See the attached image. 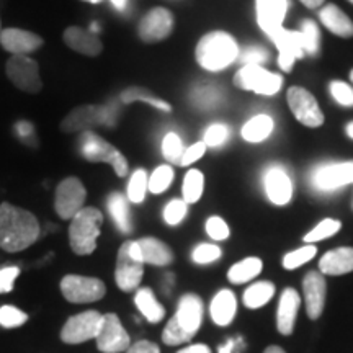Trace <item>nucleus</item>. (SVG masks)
I'll list each match as a JSON object with an SVG mask.
<instances>
[{
    "label": "nucleus",
    "mask_w": 353,
    "mask_h": 353,
    "mask_svg": "<svg viewBox=\"0 0 353 353\" xmlns=\"http://www.w3.org/2000/svg\"><path fill=\"white\" fill-rule=\"evenodd\" d=\"M134 303L141 314L145 317V321L151 322V324H157V322L164 319L165 309L157 301L156 296H154L151 288H139L136 291Z\"/></svg>",
    "instance_id": "nucleus-28"
},
{
    "label": "nucleus",
    "mask_w": 353,
    "mask_h": 353,
    "mask_svg": "<svg viewBox=\"0 0 353 353\" xmlns=\"http://www.w3.org/2000/svg\"><path fill=\"white\" fill-rule=\"evenodd\" d=\"M87 190L77 176H68L57 185L54 193V210L59 218L72 219L83 208Z\"/></svg>",
    "instance_id": "nucleus-9"
},
{
    "label": "nucleus",
    "mask_w": 353,
    "mask_h": 353,
    "mask_svg": "<svg viewBox=\"0 0 353 353\" xmlns=\"http://www.w3.org/2000/svg\"><path fill=\"white\" fill-rule=\"evenodd\" d=\"M192 341V337L183 332L182 329L179 327V324L174 321V317H170V321L167 322L164 327V332H162V342L165 345H182V343H187Z\"/></svg>",
    "instance_id": "nucleus-42"
},
{
    "label": "nucleus",
    "mask_w": 353,
    "mask_h": 353,
    "mask_svg": "<svg viewBox=\"0 0 353 353\" xmlns=\"http://www.w3.org/2000/svg\"><path fill=\"white\" fill-rule=\"evenodd\" d=\"M61 293L72 304L99 301L107 294V286L99 278L82 275H65L61 280Z\"/></svg>",
    "instance_id": "nucleus-5"
},
{
    "label": "nucleus",
    "mask_w": 353,
    "mask_h": 353,
    "mask_svg": "<svg viewBox=\"0 0 353 353\" xmlns=\"http://www.w3.org/2000/svg\"><path fill=\"white\" fill-rule=\"evenodd\" d=\"M174 182V169L170 165H161L149 176V192L161 195Z\"/></svg>",
    "instance_id": "nucleus-38"
},
{
    "label": "nucleus",
    "mask_w": 353,
    "mask_h": 353,
    "mask_svg": "<svg viewBox=\"0 0 353 353\" xmlns=\"http://www.w3.org/2000/svg\"><path fill=\"white\" fill-rule=\"evenodd\" d=\"M299 304H301V298H299V293L294 288H286L283 293H281L280 303H278V311H276L278 332L283 335L293 334Z\"/></svg>",
    "instance_id": "nucleus-23"
},
{
    "label": "nucleus",
    "mask_w": 353,
    "mask_h": 353,
    "mask_svg": "<svg viewBox=\"0 0 353 353\" xmlns=\"http://www.w3.org/2000/svg\"><path fill=\"white\" fill-rule=\"evenodd\" d=\"M263 187L268 200L276 206L288 205L291 196H293V183L288 174L281 167L273 165L265 170Z\"/></svg>",
    "instance_id": "nucleus-19"
},
{
    "label": "nucleus",
    "mask_w": 353,
    "mask_h": 353,
    "mask_svg": "<svg viewBox=\"0 0 353 353\" xmlns=\"http://www.w3.org/2000/svg\"><path fill=\"white\" fill-rule=\"evenodd\" d=\"M39 237V223L30 211L10 203L0 205V249L15 254L32 247Z\"/></svg>",
    "instance_id": "nucleus-1"
},
{
    "label": "nucleus",
    "mask_w": 353,
    "mask_h": 353,
    "mask_svg": "<svg viewBox=\"0 0 353 353\" xmlns=\"http://www.w3.org/2000/svg\"><path fill=\"white\" fill-rule=\"evenodd\" d=\"M290 110L293 112L294 118L307 128H319L324 123V113L314 99L311 92L306 90L304 87L293 85L288 88L286 94Z\"/></svg>",
    "instance_id": "nucleus-10"
},
{
    "label": "nucleus",
    "mask_w": 353,
    "mask_h": 353,
    "mask_svg": "<svg viewBox=\"0 0 353 353\" xmlns=\"http://www.w3.org/2000/svg\"><path fill=\"white\" fill-rule=\"evenodd\" d=\"M221 249L214 244H200L195 247L192 252V259L195 263L200 265H206V263H213L221 257Z\"/></svg>",
    "instance_id": "nucleus-44"
},
{
    "label": "nucleus",
    "mask_w": 353,
    "mask_h": 353,
    "mask_svg": "<svg viewBox=\"0 0 353 353\" xmlns=\"http://www.w3.org/2000/svg\"><path fill=\"white\" fill-rule=\"evenodd\" d=\"M139 245L141 257L144 263L156 265V267H167L174 262V252L165 242L156 239V237H143L136 241Z\"/></svg>",
    "instance_id": "nucleus-26"
},
{
    "label": "nucleus",
    "mask_w": 353,
    "mask_h": 353,
    "mask_svg": "<svg viewBox=\"0 0 353 353\" xmlns=\"http://www.w3.org/2000/svg\"><path fill=\"white\" fill-rule=\"evenodd\" d=\"M101 321H103V314L95 309L69 317L61 329V341L69 345H79V343L92 341L99 334Z\"/></svg>",
    "instance_id": "nucleus-8"
},
{
    "label": "nucleus",
    "mask_w": 353,
    "mask_h": 353,
    "mask_svg": "<svg viewBox=\"0 0 353 353\" xmlns=\"http://www.w3.org/2000/svg\"><path fill=\"white\" fill-rule=\"evenodd\" d=\"M0 32H2V25H0Z\"/></svg>",
    "instance_id": "nucleus-60"
},
{
    "label": "nucleus",
    "mask_w": 353,
    "mask_h": 353,
    "mask_svg": "<svg viewBox=\"0 0 353 353\" xmlns=\"http://www.w3.org/2000/svg\"><path fill=\"white\" fill-rule=\"evenodd\" d=\"M28 321V316L15 306H2L0 307V325L6 329L20 327Z\"/></svg>",
    "instance_id": "nucleus-41"
},
{
    "label": "nucleus",
    "mask_w": 353,
    "mask_h": 353,
    "mask_svg": "<svg viewBox=\"0 0 353 353\" xmlns=\"http://www.w3.org/2000/svg\"><path fill=\"white\" fill-rule=\"evenodd\" d=\"M288 3V0H255L259 26L268 34V38L283 28Z\"/></svg>",
    "instance_id": "nucleus-21"
},
{
    "label": "nucleus",
    "mask_w": 353,
    "mask_h": 353,
    "mask_svg": "<svg viewBox=\"0 0 353 353\" xmlns=\"http://www.w3.org/2000/svg\"><path fill=\"white\" fill-rule=\"evenodd\" d=\"M229 138V130L226 125H211L208 130L203 134V143L206 144V148H218V145L224 144Z\"/></svg>",
    "instance_id": "nucleus-45"
},
{
    "label": "nucleus",
    "mask_w": 353,
    "mask_h": 353,
    "mask_svg": "<svg viewBox=\"0 0 353 353\" xmlns=\"http://www.w3.org/2000/svg\"><path fill=\"white\" fill-rule=\"evenodd\" d=\"M234 83L242 90L255 92L259 95H275L280 92L283 79L263 65H242L234 76Z\"/></svg>",
    "instance_id": "nucleus-6"
},
{
    "label": "nucleus",
    "mask_w": 353,
    "mask_h": 353,
    "mask_svg": "<svg viewBox=\"0 0 353 353\" xmlns=\"http://www.w3.org/2000/svg\"><path fill=\"white\" fill-rule=\"evenodd\" d=\"M103 224V214L94 206H83L70 219L69 244L76 255H90L97 249V239L100 236V228Z\"/></svg>",
    "instance_id": "nucleus-3"
},
{
    "label": "nucleus",
    "mask_w": 353,
    "mask_h": 353,
    "mask_svg": "<svg viewBox=\"0 0 353 353\" xmlns=\"http://www.w3.org/2000/svg\"><path fill=\"white\" fill-rule=\"evenodd\" d=\"M121 100H123V103H132V101H144V103L151 105V107L161 110V112H165V113L172 112V105L170 103H167V101L162 100V99H157V97L151 95L148 90H144V88H139V87H130L128 90L123 92Z\"/></svg>",
    "instance_id": "nucleus-33"
},
{
    "label": "nucleus",
    "mask_w": 353,
    "mask_h": 353,
    "mask_svg": "<svg viewBox=\"0 0 353 353\" xmlns=\"http://www.w3.org/2000/svg\"><path fill=\"white\" fill-rule=\"evenodd\" d=\"M325 285L324 275L319 272H309L303 280L304 303H306V312L309 319H319L325 304Z\"/></svg>",
    "instance_id": "nucleus-20"
},
{
    "label": "nucleus",
    "mask_w": 353,
    "mask_h": 353,
    "mask_svg": "<svg viewBox=\"0 0 353 353\" xmlns=\"http://www.w3.org/2000/svg\"><path fill=\"white\" fill-rule=\"evenodd\" d=\"M299 33H301L304 54L316 56L317 52H319V43H321L319 26H317L312 20H304Z\"/></svg>",
    "instance_id": "nucleus-36"
},
{
    "label": "nucleus",
    "mask_w": 353,
    "mask_h": 353,
    "mask_svg": "<svg viewBox=\"0 0 353 353\" xmlns=\"http://www.w3.org/2000/svg\"><path fill=\"white\" fill-rule=\"evenodd\" d=\"M195 56L198 64L210 72L226 69L239 57V46L226 32H211L196 44Z\"/></svg>",
    "instance_id": "nucleus-2"
},
{
    "label": "nucleus",
    "mask_w": 353,
    "mask_h": 353,
    "mask_svg": "<svg viewBox=\"0 0 353 353\" xmlns=\"http://www.w3.org/2000/svg\"><path fill=\"white\" fill-rule=\"evenodd\" d=\"M341 228H342L341 221L332 219V218L322 219L314 229H311V231L304 236V242H306V244H316V242L335 236V234L341 231Z\"/></svg>",
    "instance_id": "nucleus-35"
},
{
    "label": "nucleus",
    "mask_w": 353,
    "mask_h": 353,
    "mask_svg": "<svg viewBox=\"0 0 353 353\" xmlns=\"http://www.w3.org/2000/svg\"><path fill=\"white\" fill-rule=\"evenodd\" d=\"M237 312V299L231 290H221L216 293L210 306L211 319L219 327L231 324Z\"/></svg>",
    "instance_id": "nucleus-25"
},
{
    "label": "nucleus",
    "mask_w": 353,
    "mask_h": 353,
    "mask_svg": "<svg viewBox=\"0 0 353 353\" xmlns=\"http://www.w3.org/2000/svg\"><path fill=\"white\" fill-rule=\"evenodd\" d=\"M126 353H161V348L157 343L149 341H139L128 348Z\"/></svg>",
    "instance_id": "nucleus-52"
},
{
    "label": "nucleus",
    "mask_w": 353,
    "mask_h": 353,
    "mask_svg": "<svg viewBox=\"0 0 353 353\" xmlns=\"http://www.w3.org/2000/svg\"><path fill=\"white\" fill-rule=\"evenodd\" d=\"M218 100H219V92L213 87L201 88V90L196 94V103L205 108L213 107L214 103H218Z\"/></svg>",
    "instance_id": "nucleus-51"
},
{
    "label": "nucleus",
    "mask_w": 353,
    "mask_h": 353,
    "mask_svg": "<svg viewBox=\"0 0 353 353\" xmlns=\"http://www.w3.org/2000/svg\"><path fill=\"white\" fill-rule=\"evenodd\" d=\"M183 152L185 148L182 139L179 138V134H175V132H167L164 136V141H162V154H164L167 161H169L170 164L180 165Z\"/></svg>",
    "instance_id": "nucleus-39"
},
{
    "label": "nucleus",
    "mask_w": 353,
    "mask_h": 353,
    "mask_svg": "<svg viewBox=\"0 0 353 353\" xmlns=\"http://www.w3.org/2000/svg\"><path fill=\"white\" fill-rule=\"evenodd\" d=\"M174 30V15L164 7H156L149 10L141 19L138 33L145 43H157L169 38Z\"/></svg>",
    "instance_id": "nucleus-14"
},
{
    "label": "nucleus",
    "mask_w": 353,
    "mask_h": 353,
    "mask_svg": "<svg viewBox=\"0 0 353 353\" xmlns=\"http://www.w3.org/2000/svg\"><path fill=\"white\" fill-rule=\"evenodd\" d=\"M110 2H112V3H113V6L118 8V10H123V8H125V7H126L128 0H110Z\"/></svg>",
    "instance_id": "nucleus-56"
},
{
    "label": "nucleus",
    "mask_w": 353,
    "mask_h": 353,
    "mask_svg": "<svg viewBox=\"0 0 353 353\" xmlns=\"http://www.w3.org/2000/svg\"><path fill=\"white\" fill-rule=\"evenodd\" d=\"M203 188H205V176H203L201 172L196 169L188 170L187 175H185L182 187L183 201L187 203V205L196 203L203 195Z\"/></svg>",
    "instance_id": "nucleus-34"
},
{
    "label": "nucleus",
    "mask_w": 353,
    "mask_h": 353,
    "mask_svg": "<svg viewBox=\"0 0 353 353\" xmlns=\"http://www.w3.org/2000/svg\"><path fill=\"white\" fill-rule=\"evenodd\" d=\"M350 81H352V83H353V69H352V72H350Z\"/></svg>",
    "instance_id": "nucleus-59"
},
{
    "label": "nucleus",
    "mask_w": 353,
    "mask_h": 353,
    "mask_svg": "<svg viewBox=\"0 0 353 353\" xmlns=\"http://www.w3.org/2000/svg\"><path fill=\"white\" fill-rule=\"evenodd\" d=\"M107 205H108L110 214H112V218L114 221V224L118 226V229L125 234L130 232L132 229V224H131V213H130V206H128L126 196L121 195V193H112V195L108 196Z\"/></svg>",
    "instance_id": "nucleus-31"
},
{
    "label": "nucleus",
    "mask_w": 353,
    "mask_h": 353,
    "mask_svg": "<svg viewBox=\"0 0 353 353\" xmlns=\"http://www.w3.org/2000/svg\"><path fill=\"white\" fill-rule=\"evenodd\" d=\"M174 321L179 324V327L183 330L190 337H195L198 330L201 327L203 321V301L198 294L187 293L180 298Z\"/></svg>",
    "instance_id": "nucleus-17"
},
{
    "label": "nucleus",
    "mask_w": 353,
    "mask_h": 353,
    "mask_svg": "<svg viewBox=\"0 0 353 353\" xmlns=\"http://www.w3.org/2000/svg\"><path fill=\"white\" fill-rule=\"evenodd\" d=\"M270 39L278 48V65L285 72H290L294 63L304 56L301 33L281 28Z\"/></svg>",
    "instance_id": "nucleus-16"
},
{
    "label": "nucleus",
    "mask_w": 353,
    "mask_h": 353,
    "mask_svg": "<svg viewBox=\"0 0 353 353\" xmlns=\"http://www.w3.org/2000/svg\"><path fill=\"white\" fill-rule=\"evenodd\" d=\"M205 152H206V144L203 143V141H200V143L192 144L188 149H185L180 165L193 164V162H196L198 159H201L203 156H205Z\"/></svg>",
    "instance_id": "nucleus-50"
},
{
    "label": "nucleus",
    "mask_w": 353,
    "mask_h": 353,
    "mask_svg": "<svg viewBox=\"0 0 353 353\" xmlns=\"http://www.w3.org/2000/svg\"><path fill=\"white\" fill-rule=\"evenodd\" d=\"M130 247L131 241L123 242L118 250L117 268H114V281H117L118 288L125 293L138 288L144 276V263L132 257Z\"/></svg>",
    "instance_id": "nucleus-13"
},
{
    "label": "nucleus",
    "mask_w": 353,
    "mask_h": 353,
    "mask_svg": "<svg viewBox=\"0 0 353 353\" xmlns=\"http://www.w3.org/2000/svg\"><path fill=\"white\" fill-rule=\"evenodd\" d=\"M97 348L103 353H121L131 347L130 334L123 327L120 317L114 312L103 314V321L95 337Z\"/></svg>",
    "instance_id": "nucleus-12"
},
{
    "label": "nucleus",
    "mask_w": 353,
    "mask_h": 353,
    "mask_svg": "<svg viewBox=\"0 0 353 353\" xmlns=\"http://www.w3.org/2000/svg\"><path fill=\"white\" fill-rule=\"evenodd\" d=\"M6 72L8 81L26 94H39L43 81L39 76V65L30 56H12L7 61Z\"/></svg>",
    "instance_id": "nucleus-7"
},
{
    "label": "nucleus",
    "mask_w": 353,
    "mask_h": 353,
    "mask_svg": "<svg viewBox=\"0 0 353 353\" xmlns=\"http://www.w3.org/2000/svg\"><path fill=\"white\" fill-rule=\"evenodd\" d=\"M273 120L268 114H257L242 126V138L247 143H262L272 134Z\"/></svg>",
    "instance_id": "nucleus-30"
},
{
    "label": "nucleus",
    "mask_w": 353,
    "mask_h": 353,
    "mask_svg": "<svg viewBox=\"0 0 353 353\" xmlns=\"http://www.w3.org/2000/svg\"><path fill=\"white\" fill-rule=\"evenodd\" d=\"M301 2L309 8H317L324 3V0H301Z\"/></svg>",
    "instance_id": "nucleus-54"
},
{
    "label": "nucleus",
    "mask_w": 353,
    "mask_h": 353,
    "mask_svg": "<svg viewBox=\"0 0 353 353\" xmlns=\"http://www.w3.org/2000/svg\"><path fill=\"white\" fill-rule=\"evenodd\" d=\"M317 254V247L314 244H306L299 249L293 250V252L286 254L283 257V267L286 270H294V268L301 267V265L307 263L309 260H312Z\"/></svg>",
    "instance_id": "nucleus-40"
},
{
    "label": "nucleus",
    "mask_w": 353,
    "mask_h": 353,
    "mask_svg": "<svg viewBox=\"0 0 353 353\" xmlns=\"http://www.w3.org/2000/svg\"><path fill=\"white\" fill-rule=\"evenodd\" d=\"M43 38L37 33L20 28H6L0 32V44L12 56H28L43 46Z\"/></svg>",
    "instance_id": "nucleus-18"
},
{
    "label": "nucleus",
    "mask_w": 353,
    "mask_h": 353,
    "mask_svg": "<svg viewBox=\"0 0 353 353\" xmlns=\"http://www.w3.org/2000/svg\"><path fill=\"white\" fill-rule=\"evenodd\" d=\"M275 294V285L272 281H257L244 291V306L259 309L267 304Z\"/></svg>",
    "instance_id": "nucleus-32"
},
{
    "label": "nucleus",
    "mask_w": 353,
    "mask_h": 353,
    "mask_svg": "<svg viewBox=\"0 0 353 353\" xmlns=\"http://www.w3.org/2000/svg\"><path fill=\"white\" fill-rule=\"evenodd\" d=\"M79 151H81L82 157L88 162H105L113 167L114 174L120 176L128 175V161L123 154L118 151L114 145H112L108 141L100 138L94 131H83L79 138Z\"/></svg>",
    "instance_id": "nucleus-4"
},
{
    "label": "nucleus",
    "mask_w": 353,
    "mask_h": 353,
    "mask_svg": "<svg viewBox=\"0 0 353 353\" xmlns=\"http://www.w3.org/2000/svg\"><path fill=\"white\" fill-rule=\"evenodd\" d=\"M83 2H88V3H100L101 0H83Z\"/></svg>",
    "instance_id": "nucleus-58"
},
{
    "label": "nucleus",
    "mask_w": 353,
    "mask_h": 353,
    "mask_svg": "<svg viewBox=\"0 0 353 353\" xmlns=\"http://www.w3.org/2000/svg\"><path fill=\"white\" fill-rule=\"evenodd\" d=\"M188 205L183 200H172L164 210V221L169 226H176L187 216Z\"/></svg>",
    "instance_id": "nucleus-43"
},
{
    "label": "nucleus",
    "mask_w": 353,
    "mask_h": 353,
    "mask_svg": "<svg viewBox=\"0 0 353 353\" xmlns=\"http://www.w3.org/2000/svg\"><path fill=\"white\" fill-rule=\"evenodd\" d=\"M113 108L103 107V105H82V107L74 108L68 117L61 121V131L63 132H83L90 131L88 128L95 125H103L108 123L112 125Z\"/></svg>",
    "instance_id": "nucleus-11"
},
{
    "label": "nucleus",
    "mask_w": 353,
    "mask_h": 353,
    "mask_svg": "<svg viewBox=\"0 0 353 353\" xmlns=\"http://www.w3.org/2000/svg\"><path fill=\"white\" fill-rule=\"evenodd\" d=\"M176 353H211V348L205 343H195V345H188L179 350Z\"/></svg>",
    "instance_id": "nucleus-53"
},
{
    "label": "nucleus",
    "mask_w": 353,
    "mask_h": 353,
    "mask_svg": "<svg viewBox=\"0 0 353 353\" xmlns=\"http://www.w3.org/2000/svg\"><path fill=\"white\" fill-rule=\"evenodd\" d=\"M263 262L259 257H247L242 259L241 262L234 263L228 272V280L234 285L249 283L255 276L262 272Z\"/></svg>",
    "instance_id": "nucleus-29"
},
{
    "label": "nucleus",
    "mask_w": 353,
    "mask_h": 353,
    "mask_svg": "<svg viewBox=\"0 0 353 353\" xmlns=\"http://www.w3.org/2000/svg\"><path fill=\"white\" fill-rule=\"evenodd\" d=\"M148 190L149 176L145 174V170L138 169L131 175L130 183H128V200L131 203H143Z\"/></svg>",
    "instance_id": "nucleus-37"
},
{
    "label": "nucleus",
    "mask_w": 353,
    "mask_h": 353,
    "mask_svg": "<svg viewBox=\"0 0 353 353\" xmlns=\"http://www.w3.org/2000/svg\"><path fill=\"white\" fill-rule=\"evenodd\" d=\"M345 131H347V136H348V138L353 139V121L348 123L347 128H345Z\"/></svg>",
    "instance_id": "nucleus-57"
},
{
    "label": "nucleus",
    "mask_w": 353,
    "mask_h": 353,
    "mask_svg": "<svg viewBox=\"0 0 353 353\" xmlns=\"http://www.w3.org/2000/svg\"><path fill=\"white\" fill-rule=\"evenodd\" d=\"M206 232L213 241H226L229 237V226L219 216H211L206 221Z\"/></svg>",
    "instance_id": "nucleus-47"
},
{
    "label": "nucleus",
    "mask_w": 353,
    "mask_h": 353,
    "mask_svg": "<svg viewBox=\"0 0 353 353\" xmlns=\"http://www.w3.org/2000/svg\"><path fill=\"white\" fill-rule=\"evenodd\" d=\"M63 39L70 50L83 56H99L103 50L100 38L92 30H83L81 26H69L63 33Z\"/></svg>",
    "instance_id": "nucleus-22"
},
{
    "label": "nucleus",
    "mask_w": 353,
    "mask_h": 353,
    "mask_svg": "<svg viewBox=\"0 0 353 353\" xmlns=\"http://www.w3.org/2000/svg\"><path fill=\"white\" fill-rule=\"evenodd\" d=\"M263 353H286L283 348L281 347H278V345H272V347H267L265 348V352Z\"/></svg>",
    "instance_id": "nucleus-55"
},
{
    "label": "nucleus",
    "mask_w": 353,
    "mask_h": 353,
    "mask_svg": "<svg viewBox=\"0 0 353 353\" xmlns=\"http://www.w3.org/2000/svg\"><path fill=\"white\" fill-rule=\"evenodd\" d=\"M319 270L322 275H347L353 272V247H339L329 250L319 260Z\"/></svg>",
    "instance_id": "nucleus-24"
},
{
    "label": "nucleus",
    "mask_w": 353,
    "mask_h": 353,
    "mask_svg": "<svg viewBox=\"0 0 353 353\" xmlns=\"http://www.w3.org/2000/svg\"><path fill=\"white\" fill-rule=\"evenodd\" d=\"M348 2H350V3H353V0H348Z\"/></svg>",
    "instance_id": "nucleus-61"
},
{
    "label": "nucleus",
    "mask_w": 353,
    "mask_h": 353,
    "mask_svg": "<svg viewBox=\"0 0 353 353\" xmlns=\"http://www.w3.org/2000/svg\"><path fill=\"white\" fill-rule=\"evenodd\" d=\"M311 182L312 187L319 192H334L353 183V161L317 167Z\"/></svg>",
    "instance_id": "nucleus-15"
},
{
    "label": "nucleus",
    "mask_w": 353,
    "mask_h": 353,
    "mask_svg": "<svg viewBox=\"0 0 353 353\" xmlns=\"http://www.w3.org/2000/svg\"><path fill=\"white\" fill-rule=\"evenodd\" d=\"M20 275L19 267H6L0 270V293H10Z\"/></svg>",
    "instance_id": "nucleus-49"
},
{
    "label": "nucleus",
    "mask_w": 353,
    "mask_h": 353,
    "mask_svg": "<svg viewBox=\"0 0 353 353\" xmlns=\"http://www.w3.org/2000/svg\"><path fill=\"white\" fill-rule=\"evenodd\" d=\"M329 90L339 105H342V107H353V87L348 85V83L334 81L330 82Z\"/></svg>",
    "instance_id": "nucleus-46"
},
{
    "label": "nucleus",
    "mask_w": 353,
    "mask_h": 353,
    "mask_svg": "<svg viewBox=\"0 0 353 353\" xmlns=\"http://www.w3.org/2000/svg\"><path fill=\"white\" fill-rule=\"evenodd\" d=\"M267 59L268 52L259 46L249 48V50H245L241 54V61L244 63V65H262L263 63H267Z\"/></svg>",
    "instance_id": "nucleus-48"
},
{
    "label": "nucleus",
    "mask_w": 353,
    "mask_h": 353,
    "mask_svg": "<svg viewBox=\"0 0 353 353\" xmlns=\"http://www.w3.org/2000/svg\"><path fill=\"white\" fill-rule=\"evenodd\" d=\"M319 19L327 30L335 37L352 38L353 37V21L334 3H329L319 12Z\"/></svg>",
    "instance_id": "nucleus-27"
}]
</instances>
